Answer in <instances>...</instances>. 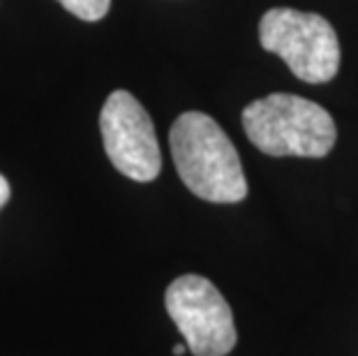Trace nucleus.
I'll list each match as a JSON object with an SVG mask.
<instances>
[{"label":"nucleus","mask_w":358,"mask_h":356,"mask_svg":"<svg viewBox=\"0 0 358 356\" xmlns=\"http://www.w3.org/2000/svg\"><path fill=\"white\" fill-rule=\"evenodd\" d=\"M259 42L280 56L296 77L326 83L340 70V40L335 28L319 14L275 7L262 17Z\"/></svg>","instance_id":"3"},{"label":"nucleus","mask_w":358,"mask_h":356,"mask_svg":"<svg viewBox=\"0 0 358 356\" xmlns=\"http://www.w3.org/2000/svg\"><path fill=\"white\" fill-rule=\"evenodd\" d=\"M58 3L81 21H100L111 7V0H58Z\"/></svg>","instance_id":"6"},{"label":"nucleus","mask_w":358,"mask_h":356,"mask_svg":"<svg viewBox=\"0 0 358 356\" xmlns=\"http://www.w3.org/2000/svg\"><path fill=\"white\" fill-rule=\"evenodd\" d=\"M187 350H189V347H187L185 340H182V343H178L176 347H173V354H176V356H182V354H185Z\"/></svg>","instance_id":"8"},{"label":"nucleus","mask_w":358,"mask_h":356,"mask_svg":"<svg viewBox=\"0 0 358 356\" xmlns=\"http://www.w3.org/2000/svg\"><path fill=\"white\" fill-rule=\"evenodd\" d=\"M169 143L180 180L199 199L238 204L248 197L238 150L208 113H180L171 125Z\"/></svg>","instance_id":"1"},{"label":"nucleus","mask_w":358,"mask_h":356,"mask_svg":"<svg viewBox=\"0 0 358 356\" xmlns=\"http://www.w3.org/2000/svg\"><path fill=\"white\" fill-rule=\"evenodd\" d=\"M164 303L194 356H227L236 347L231 308L210 280L180 276L166 287Z\"/></svg>","instance_id":"4"},{"label":"nucleus","mask_w":358,"mask_h":356,"mask_svg":"<svg viewBox=\"0 0 358 356\" xmlns=\"http://www.w3.org/2000/svg\"><path fill=\"white\" fill-rule=\"evenodd\" d=\"M248 139L273 157H324L338 139L335 120L322 104L301 95L273 93L243 109Z\"/></svg>","instance_id":"2"},{"label":"nucleus","mask_w":358,"mask_h":356,"mask_svg":"<svg viewBox=\"0 0 358 356\" xmlns=\"http://www.w3.org/2000/svg\"><path fill=\"white\" fill-rule=\"evenodd\" d=\"M104 150L123 176L148 183L159 176L162 155L148 111L127 90H113L100 113Z\"/></svg>","instance_id":"5"},{"label":"nucleus","mask_w":358,"mask_h":356,"mask_svg":"<svg viewBox=\"0 0 358 356\" xmlns=\"http://www.w3.org/2000/svg\"><path fill=\"white\" fill-rule=\"evenodd\" d=\"M7 201H10V183H7V178L0 173V208H3Z\"/></svg>","instance_id":"7"}]
</instances>
